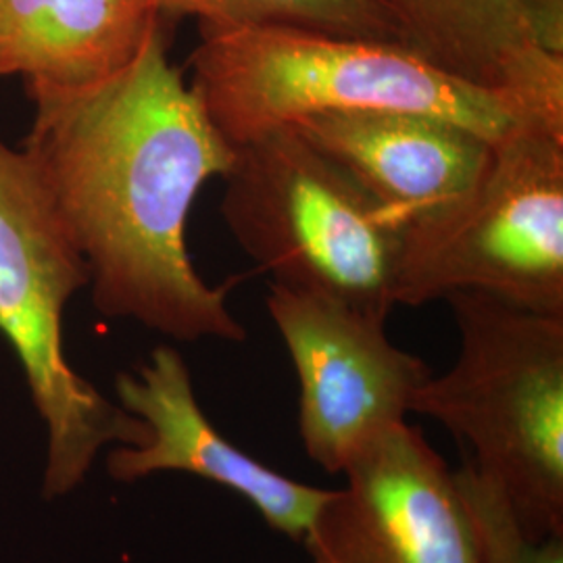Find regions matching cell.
Listing matches in <instances>:
<instances>
[{"label": "cell", "mask_w": 563, "mask_h": 563, "mask_svg": "<svg viewBox=\"0 0 563 563\" xmlns=\"http://www.w3.org/2000/svg\"><path fill=\"white\" fill-rule=\"evenodd\" d=\"M455 481L476 526L483 563H563V537H526L504 490L470 460L455 470Z\"/></svg>", "instance_id": "5bb4252c"}, {"label": "cell", "mask_w": 563, "mask_h": 563, "mask_svg": "<svg viewBox=\"0 0 563 563\" xmlns=\"http://www.w3.org/2000/svg\"><path fill=\"white\" fill-rule=\"evenodd\" d=\"M544 53L563 59V0H516Z\"/></svg>", "instance_id": "9a60e30c"}, {"label": "cell", "mask_w": 563, "mask_h": 563, "mask_svg": "<svg viewBox=\"0 0 563 563\" xmlns=\"http://www.w3.org/2000/svg\"><path fill=\"white\" fill-rule=\"evenodd\" d=\"M295 128L402 228L460 201L481 180L495 144L455 121L407 111L323 113Z\"/></svg>", "instance_id": "30bf717a"}, {"label": "cell", "mask_w": 563, "mask_h": 563, "mask_svg": "<svg viewBox=\"0 0 563 563\" xmlns=\"http://www.w3.org/2000/svg\"><path fill=\"white\" fill-rule=\"evenodd\" d=\"M169 30L101 88L32 99L21 151L80 249L102 316L174 341L242 342L232 282L202 280L186 242L195 199L230 172L234 146L169 60Z\"/></svg>", "instance_id": "6da1fadb"}, {"label": "cell", "mask_w": 563, "mask_h": 563, "mask_svg": "<svg viewBox=\"0 0 563 563\" xmlns=\"http://www.w3.org/2000/svg\"><path fill=\"white\" fill-rule=\"evenodd\" d=\"M328 490L301 544L313 563H483L455 472L422 432L397 423Z\"/></svg>", "instance_id": "ba28073f"}, {"label": "cell", "mask_w": 563, "mask_h": 563, "mask_svg": "<svg viewBox=\"0 0 563 563\" xmlns=\"http://www.w3.org/2000/svg\"><path fill=\"white\" fill-rule=\"evenodd\" d=\"M86 284L80 249L32 163L0 139V334L48 428V499L76 488L102 446L148 441L146 423L102 397L63 353V311Z\"/></svg>", "instance_id": "5b68a950"}, {"label": "cell", "mask_w": 563, "mask_h": 563, "mask_svg": "<svg viewBox=\"0 0 563 563\" xmlns=\"http://www.w3.org/2000/svg\"><path fill=\"white\" fill-rule=\"evenodd\" d=\"M222 218L274 284L388 320L402 228L295 125L234 146Z\"/></svg>", "instance_id": "277c9868"}, {"label": "cell", "mask_w": 563, "mask_h": 563, "mask_svg": "<svg viewBox=\"0 0 563 563\" xmlns=\"http://www.w3.org/2000/svg\"><path fill=\"white\" fill-rule=\"evenodd\" d=\"M199 34L188 60L190 88L232 146L323 113H422L493 142L522 121L547 120L514 99L451 78L399 42L282 25H199Z\"/></svg>", "instance_id": "7a4b0ae2"}, {"label": "cell", "mask_w": 563, "mask_h": 563, "mask_svg": "<svg viewBox=\"0 0 563 563\" xmlns=\"http://www.w3.org/2000/svg\"><path fill=\"white\" fill-rule=\"evenodd\" d=\"M380 2L420 59L563 123V59L539 46L516 0Z\"/></svg>", "instance_id": "7c38bea8"}, {"label": "cell", "mask_w": 563, "mask_h": 563, "mask_svg": "<svg viewBox=\"0 0 563 563\" xmlns=\"http://www.w3.org/2000/svg\"><path fill=\"white\" fill-rule=\"evenodd\" d=\"M444 301L460 355L426 380L411 413L472 449L470 462L504 490L526 537H563V316L474 290Z\"/></svg>", "instance_id": "3957f363"}, {"label": "cell", "mask_w": 563, "mask_h": 563, "mask_svg": "<svg viewBox=\"0 0 563 563\" xmlns=\"http://www.w3.org/2000/svg\"><path fill=\"white\" fill-rule=\"evenodd\" d=\"M163 23L197 18L201 27H301L344 38L399 42L401 32L380 0H155Z\"/></svg>", "instance_id": "4fadbf2b"}, {"label": "cell", "mask_w": 563, "mask_h": 563, "mask_svg": "<svg viewBox=\"0 0 563 563\" xmlns=\"http://www.w3.org/2000/svg\"><path fill=\"white\" fill-rule=\"evenodd\" d=\"M165 25L155 0H0V78L20 76L30 101L90 92Z\"/></svg>", "instance_id": "8fae6325"}, {"label": "cell", "mask_w": 563, "mask_h": 563, "mask_svg": "<svg viewBox=\"0 0 563 563\" xmlns=\"http://www.w3.org/2000/svg\"><path fill=\"white\" fill-rule=\"evenodd\" d=\"M267 311L299 378L309 460L342 474L365 444L405 422L430 367L386 336V320L346 302L269 284Z\"/></svg>", "instance_id": "52a82bcc"}, {"label": "cell", "mask_w": 563, "mask_h": 563, "mask_svg": "<svg viewBox=\"0 0 563 563\" xmlns=\"http://www.w3.org/2000/svg\"><path fill=\"white\" fill-rule=\"evenodd\" d=\"M463 290L563 316V123L522 121L460 201L405 228L397 305Z\"/></svg>", "instance_id": "8992f818"}, {"label": "cell", "mask_w": 563, "mask_h": 563, "mask_svg": "<svg viewBox=\"0 0 563 563\" xmlns=\"http://www.w3.org/2000/svg\"><path fill=\"white\" fill-rule=\"evenodd\" d=\"M115 390L121 407L146 423L148 441L107 455L113 481L186 472L241 495L274 532L301 543L328 488L297 483L230 443L205 416L190 369L174 346H157L148 362L120 374Z\"/></svg>", "instance_id": "9c48e42d"}]
</instances>
